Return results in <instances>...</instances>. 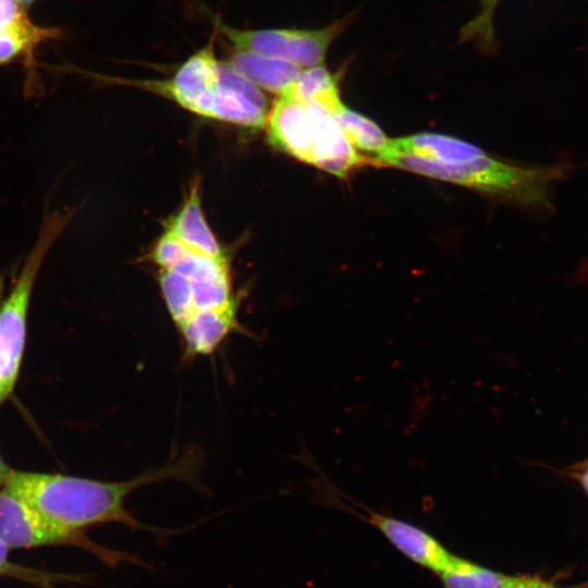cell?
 Returning <instances> with one entry per match:
<instances>
[{
	"label": "cell",
	"instance_id": "cell-1",
	"mask_svg": "<svg viewBox=\"0 0 588 588\" xmlns=\"http://www.w3.org/2000/svg\"><path fill=\"white\" fill-rule=\"evenodd\" d=\"M204 466L201 449L188 446L172 453L161 467L123 481L11 469L2 487L47 519L72 531L84 532L93 526L117 523L131 529L168 536L173 531L160 530L136 519L125 507L127 497L144 486L166 480H179L201 489Z\"/></svg>",
	"mask_w": 588,
	"mask_h": 588
},
{
	"label": "cell",
	"instance_id": "cell-2",
	"mask_svg": "<svg viewBox=\"0 0 588 588\" xmlns=\"http://www.w3.org/2000/svg\"><path fill=\"white\" fill-rule=\"evenodd\" d=\"M106 79L161 95L184 109L209 119L253 128L266 124V97L225 61L217 59L212 39L188 57L170 78Z\"/></svg>",
	"mask_w": 588,
	"mask_h": 588
},
{
	"label": "cell",
	"instance_id": "cell-3",
	"mask_svg": "<svg viewBox=\"0 0 588 588\" xmlns=\"http://www.w3.org/2000/svg\"><path fill=\"white\" fill-rule=\"evenodd\" d=\"M376 163L462 185L525 206L544 203L549 186L561 174L560 169L555 167L515 166L490 157L486 152L455 163L387 154L376 159Z\"/></svg>",
	"mask_w": 588,
	"mask_h": 588
},
{
	"label": "cell",
	"instance_id": "cell-4",
	"mask_svg": "<svg viewBox=\"0 0 588 588\" xmlns=\"http://www.w3.org/2000/svg\"><path fill=\"white\" fill-rule=\"evenodd\" d=\"M72 208L46 210L38 235L8 292L0 290V405L12 394L24 355L30 298L48 252L70 223Z\"/></svg>",
	"mask_w": 588,
	"mask_h": 588
},
{
	"label": "cell",
	"instance_id": "cell-5",
	"mask_svg": "<svg viewBox=\"0 0 588 588\" xmlns=\"http://www.w3.org/2000/svg\"><path fill=\"white\" fill-rule=\"evenodd\" d=\"M315 470L313 488L321 504L347 512L379 530L403 555L437 574L449 566L454 554L425 529L394 516L382 514L353 499L333 485L313 458L303 453V460Z\"/></svg>",
	"mask_w": 588,
	"mask_h": 588
},
{
	"label": "cell",
	"instance_id": "cell-6",
	"mask_svg": "<svg viewBox=\"0 0 588 588\" xmlns=\"http://www.w3.org/2000/svg\"><path fill=\"white\" fill-rule=\"evenodd\" d=\"M0 540L10 549L73 546L93 553L110 566H117L120 563L147 566L144 561L133 554L102 547L84 532L72 531L52 523L2 486L0 488Z\"/></svg>",
	"mask_w": 588,
	"mask_h": 588
},
{
	"label": "cell",
	"instance_id": "cell-7",
	"mask_svg": "<svg viewBox=\"0 0 588 588\" xmlns=\"http://www.w3.org/2000/svg\"><path fill=\"white\" fill-rule=\"evenodd\" d=\"M348 21L350 16H346L316 29H237L216 19L215 27L235 49L254 51L308 68L323 64L331 44Z\"/></svg>",
	"mask_w": 588,
	"mask_h": 588
},
{
	"label": "cell",
	"instance_id": "cell-8",
	"mask_svg": "<svg viewBox=\"0 0 588 588\" xmlns=\"http://www.w3.org/2000/svg\"><path fill=\"white\" fill-rule=\"evenodd\" d=\"M61 37L60 28L34 23L26 9L15 0H0V65L22 61L29 78L37 49Z\"/></svg>",
	"mask_w": 588,
	"mask_h": 588
},
{
	"label": "cell",
	"instance_id": "cell-9",
	"mask_svg": "<svg viewBox=\"0 0 588 588\" xmlns=\"http://www.w3.org/2000/svg\"><path fill=\"white\" fill-rule=\"evenodd\" d=\"M306 105L314 131V167L345 179L358 167L375 163L352 146L332 114Z\"/></svg>",
	"mask_w": 588,
	"mask_h": 588
},
{
	"label": "cell",
	"instance_id": "cell-10",
	"mask_svg": "<svg viewBox=\"0 0 588 588\" xmlns=\"http://www.w3.org/2000/svg\"><path fill=\"white\" fill-rule=\"evenodd\" d=\"M270 142L290 156L314 166V131L306 102L279 96L267 115Z\"/></svg>",
	"mask_w": 588,
	"mask_h": 588
},
{
	"label": "cell",
	"instance_id": "cell-11",
	"mask_svg": "<svg viewBox=\"0 0 588 588\" xmlns=\"http://www.w3.org/2000/svg\"><path fill=\"white\" fill-rule=\"evenodd\" d=\"M225 62L256 87L278 96L292 90L301 72L290 61L248 50L235 49Z\"/></svg>",
	"mask_w": 588,
	"mask_h": 588
},
{
	"label": "cell",
	"instance_id": "cell-12",
	"mask_svg": "<svg viewBox=\"0 0 588 588\" xmlns=\"http://www.w3.org/2000/svg\"><path fill=\"white\" fill-rule=\"evenodd\" d=\"M387 154L406 155L434 162L455 163L481 156L485 151L473 144L452 136L437 133H417L391 139L389 148L381 156Z\"/></svg>",
	"mask_w": 588,
	"mask_h": 588
},
{
	"label": "cell",
	"instance_id": "cell-13",
	"mask_svg": "<svg viewBox=\"0 0 588 588\" xmlns=\"http://www.w3.org/2000/svg\"><path fill=\"white\" fill-rule=\"evenodd\" d=\"M166 230L192 252L213 258L224 256L206 221L197 185L193 187L182 208L169 221Z\"/></svg>",
	"mask_w": 588,
	"mask_h": 588
},
{
	"label": "cell",
	"instance_id": "cell-14",
	"mask_svg": "<svg viewBox=\"0 0 588 588\" xmlns=\"http://www.w3.org/2000/svg\"><path fill=\"white\" fill-rule=\"evenodd\" d=\"M339 81V75L331 73L323 64L308 66L301 70L289 94L334 115L345 107Z\"/></svg>",
	"mask_w": 588,
	"mask_h": 588
},
{
	"label": "cell",
	"instance_id": "cell-15",
	"mask_svg": "<svg viewBox=\"0 0 588 588\" xmlns=\"http://www.w3.org/2000/svg\"><path fill=\"white\" fill-rule=\"evenodd\" d=\"M333 117L352 146L375 157L373 161L389 148L391 139L371 119L346 106Z\"/></svg>",
	"mask_w": 588,
	"mask_h": 588
},
{
	"label": "cell",
	"instance_id": "cell-16",
	"mask_svg": "<svg viewBox=\"0 0 588 588\" xmlns=\"http://www.w3.org/2000/svg\"><path fill=\"white\" fill-rule=\"evenodd\" d=\"M443 588H504L506 575L454 555L438 574Z\"/></svg>",
	"mask_w": 588,
	"mask_h": 588
},
{
	"label": "cell",
	"instance_id": "cell-17",
	"mask_svg": "<svg viewBox=\"0 0 588 588\" xmlns=\"http://www.w3.org/2000/svg\"><path fill=\"white\" fill-rule=\"evenodd\" d=\"M159 283L169 315L179 331L195 314L191 283L185 277L163 269Z\"/></svg>",
	"mask_w": 588,
	"mask_h": 588
},
{
	"label": "cell",
	"instance_id": "cell-18",
	"mask_svg": "<svg viewBox=\"0 0 588 588\" xmlns=\"http://www.w3.org/2000/svg\"><path fill=\"white\" fill-rule=\"evenodd\" d=\"M9 551L10 548L0 540V576L12 577L41 587L69 578L16 564L9 559Z\"/></svg>",
	"mask_w": 588,
	"mask_h": 588
},
{
	"label": "cell",
	"instance_id": "cell-19",
	"mask_svg": "<svg viewBox=\"0 0 588 588\" xmlns=\"http://www.w3.org/2000/svg\"><path fill=\"white\" fill-rule=\"evenodd\" d=\"M187 247L180 242L171 232L167 231L158 240L152 259L163 270H170L179 261Z\"/></svg>",
	"mask_w": 588,
	"mask_h": 588
},
{
	"label": "cell",
	"instance_id": "cell-20",
	"mask_svg": "<svg viewBox=\"0 0 588 588\" xmlns=\"http://www.w3.org/2000/svg\"><path fill=\"white\" fill-rule=\"evenodd\" d=\"M504 588H561L558 585L535 575L507 576Z\"/></svg>",
	"mask_w": 588,
	"mask_h": 588
},
{
	"label": "cell",
	"instance_id": "cell-21",
	"mask_svg": "<svg viewBox=\"0 0 588 588\" xmlns=\"http://www.w3.org/2000/svg\"><path fill=\"white\" fill-rule=\"evenodd\" d=\"M564 474L576 481L588 497V457L568 466Z\"/></svg>",
	"mask_w": 588,
	"mask_h": 588
},
{
	"label": "cell",
	"instance_id": "cell-22",
	"mask_svg": "<svg viewBox=\"0 0 588 588\" xmlns=\"http://www.w3.org/2000/svg\"><path fill=\"white\" fill-rule=\"evenodd\" d=\"M10 467L5 464L2 456L0 455V487L4 485L5 480L10 475Z\"/></svg>",
	"mask_w": 588,
	"mask_h": 588
},
{
	"label": "cell",
	"instance_id": "cell-23",
	"mask_svg": "<svg viewBox=\"0 0 588 588\" xmlns=\"http://www.w3.org/2000/svg\"><path fill=\"white\" fill-rule=\"evenodd\" d=\"M17 3H20L23 8L27 9L30 7L34 2L37 0H15Z\"/></svg>",
	"mask_w": 588,
	"mask_h": 588
}]
</instances>
